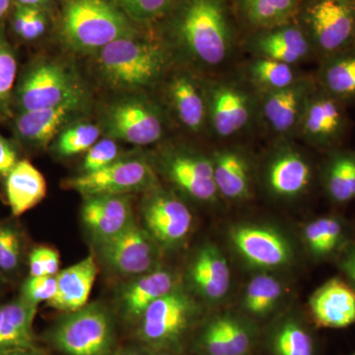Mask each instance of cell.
<instances>
[{
  "instance_id": "816d5d0a",
  "label": "cell",
  "mask_w": 355,
  "mask_h": 355,
  "mask_svg": "<svg viewBox=\"0 0 355 355\" xmlns=\"http://www.w3.org/2000/svg\"><path fill=\"white\" fill-rule=\"evenodd\" d=\"M154 355H172V354H170L169 352H156V354Z\"/></svg>"
},
{
  "instance_id": "ffe728a7",
  "label": "cell",
  "mask_w": 355,
  "mask_h": 355,
  "mask_svg": "<svg viewBox=\"0 0 355 355\" xmlns=\"http://www.w3.org/2000/svg\"><path fill=\"white\" fill-rule=\"evenodd\" d=\"M310 309L318 326L347 328L355 323V291L343 280H329L310 298Z\"/></svg>"
},
{
  "instance_id": "d6986e66",
  "label": "cell",
  "mask_w": 355,
  "mask_h": 355,
  "mask_svg": "<svg viewBox=\"0 0 355 355\" xmlns=\"http://www.w3.org/2000/svg\"><path fill=\"white\" fill-rule=\"evenodd\" d=\"M231 239L238 252L259 268H279L291 260L288 243L272 229L240 226L232 231Z\"/></svg>"
},
{
  "instance_id": "d6a6232c",
  "label": "cell",
  "mask_w": 355,
  "mask_h": 355,
  "mask_svg": "<svg viewBox=\"0 0 355 355\" xmlns=\"http://www.w3.org/2000/svg\"><path fill=\"white\" fill-rule=\"evenodd\" d=\"M17 77V58L12 46L0 28V118L10 114Z\"/></svg>"
},
{
  "instance_id": "83f0119b",
  "label": "cell",
  "mask_w": 355,
  "mask_h": 355,
  "mask_svg": "<svg viewBox=\"0 0 355 355\" xmlns=\"http://www.w3.org/2000/svg\"><path fill=\"white\" fill-rule=\"evenodd\" d=\"M217 191L229 200L247 198L251 190L250 166L245 154L238 149L217 151L212 157Z\"/></svg>"
},
{
  "instance_id": "4dcf8cb0",
  "label": "cell",
  "mask_w": 355,
  "mask_h": 355,
  "mask_svg": "<svg viewBox=\"0 0 355 355\" xmlns=\"http://www.w3.org/2000/svg\"><path fill=\"white\" fill-rule=\"evenodd\" d=\"M299 0H239L243 17L253 27L270 29L286 24Z\"/></svg>"
},
{
  "instance_id": "c3c4849f",
  "label": "cell",
  "mask_w": 355,
  "mask_h": 355,
  "mask_svg": "<svg viewBox=\"0 0 355 355\" xmlns=\"http://www.w3.org/2000/svg\"><path fill=\"white\" fill-rule=\"evenodd\" d=\"M17 6H23L28 7H36L39 8L40 6H43L46 0H12Z\"/></svg>"
},
{
  "instance_id": "8d00e7d4",
  "label": "cell",
  "mask_w": 355,
  "mask_h": 355,
  "mask_svg": "<svg viewBox=\"0 0 355 355\" xmlns=\"http://www.w3.org/2000/svg\"><path fill=\"white\" fill-rule=\"evenodd\" d=\"M304 234L313 253L326 254L333 251L340 241L342 226L335 218L323 217L308 224Z\"/></svg>"
},
{
  "instance_id": "2e32d148",
  "label": "cell",
  "mask_w": 355,
  "mask_h": 355,
  "mask_svg": "<svg viewBox=\"0 0 355 355\" xmlns=\"http://www.w3.org/2000/svg\"><path fill=\"white\" fill-rule=\"evenodd\" d=\"M81 219L96 244L113 239L135 223L132 196L97 195L84 198Z\"/></svg>"
},
{
  "instance_id": "52a82bcc",
  "label": "cell",
  "mask_w": 355,
  "mask_h": 355,
  "mask_svg": "<svg viewBox=\"0 0 355 355\" xmlns=\"http://www.w3.org/2000/svg\"><path fill=\"white\" fill-rule=\"evenodd\" d=\"M207 123L220 139H228L244 132L259 114L258 95L229 80L205 84Z\"/></svg>"
},
{
  "instance_id": "8992f818",
  "label": "cell",
  "mask_w": 355,
  "mask_h": 355,
  "mask_svg": "<svg viewBox=\"0 0 355 355\" xmlns=\"http://www.w3.org/2000/svg\"><path fill=\"white\" fill-rule=\"evenodd\" d=\"M196 310L193 300L175 288L147 308L139 321L140 340L156 352L177 349L193 324Z\"/></svg>"
},
{
  "instance_id": "8fae6325",
  "label": "cell",
  "mask_w": 355,
  "mask_h": 355,
  "mask_svg": "<svg viewBox=\"0 0 355 355\" xmlns=\"http://www.w3.org/2000/svg\"><path fill=\"white\" fill-rule=\"evenodd\" d=\"M109 137L135 146L155 144L164 133L158 108L141 99H127L114 104L106 119Z\"/></svg>"
},
{
  "instance_id": "f6af8a7d",
  "label": "cell",
  "mask_w": 355,
  "mask_h": 355,
  "mask_svg": "<svg viewBox=\"0 0 355 355\" xmlns=\"http://www.w3.org/2000/svg\"><path fill=\"white\" fill-rule=\"evenodd\" d=\"M43 263L46 275L55 277L60 272V258L57 250L53 248L40 246L36 248Z\"/></svg>"
},
{
  "instance_id": "44dd1931",
  "label": "cell",
  "mask_w": 355,
  "mask_h": 355,
  "mask_svg": "<svg viewBox=\"0 0 355 355\" xmlns=\"http://www.w3.org/2000/svg\"><path fill=\"white\" fill-rule=\"evenodd\" d=\"M97 275V261L93 254L64 268L55 275L57 291L48 305L64 313L83 309L87 305Z\"/></svg>"
},
{
  "instance_id": "30bf717a",
  "label": "cell",
  "mask_w": 355,
  "mask_h": 355,
  "mask_svg": "<svg viewBox=\"0 0 355 355\" xmlns=\"http://www.w3.org/2000/svg\"><path fill=\"white\" fill-rule=\"evenodd\" d=\"M97 246L102 261L123 275L137 277L153 272L158 259L155 240L137 223Z\"/></svg>"
},
{
  "instance_id": "4fadbf2b",
  "label": "cell",
  "mask_w": 355,
  "mask_h": 355,
  "mask_svg": "<svg viewBox=\"0 0 355 355\" xmlns=\"http://www.w3.org/2000/svg\"><path fill=\"white\" fill-rule=\"evenodd\" d=\"M165 174L177 188L200 202L217 197L212 159L187 148H175L163 156Z\"/></svg>"
},
{
  "instance_id": "681fc988",
  "label": "cell",
  "mask_w": 355,
  "mask_h": 355,
  "mask_svg": "<svg viewBox=\"0 0 355 355\" xmlns=\"http://www.w3.org/2000/svg\"><path fill=\"white\" fill-rule=\"evenodd\" d=\"M11 2H12V0H0V21L10 9Z\"/></svg>"
},
{
  "instance_id": "f546056e",
  "label": "cell",
  "mask_w": 355,
  "mask_h": 355,
  "mask_svg": "<svg viewBox=\"0 0 355 355\" xmlns=\"http://www.w3.org/2000/svg\"><path fill=\"white\" fill-rule=\"evenodd\" d=\"M247 76L258 93L288 87L300 78L294 65L265 58H254L250 62Z\"/></svg>"
},
{
  "instance_id": "5bb4252c",
  "label": "cell",
  "mask_w": 355,
  "mask_h": 355,
  "mask_svg": "<svg viewBox=\"0 0 355 355\" xmlns=\"http://www.w3.org/2000/svg\"><path fill=\"white\" fill-rule=\"evenodd\" d=\"M142 216L149 235L156 243L168 247L183 241L193 224L188 207L175 196L157 188L144 200Z\"/></svg>"
},
{
  "instance_id": "603a6c76",
  "label": "cell",
  "mask_w": 355,
  "mask_h": 355,
  "mask_svg": "<svg viewBox=\"0 0 355 355\" xmlns=\"http://www.w3.org/2000/svg\"><path fill=\"white\" fill-rule=\"evenodd\" d=\"M175 289V277L166 270H154L135 277L121 293L123 316L130 323L139 322L147 308Z\"/></svg>"
},
{
  "instance_id": "60d3db41",
  "label": "cell",
  "mask_w": 355,
  "mask_h": 355,
  "mask_svg": "<svg viewBox=\"0 0 355 355\" xmlns=\"http://www.w3.org/2000/svg\"><path fill=\"white\" fill-rule=\"evenodd\" d=\"M57 291V279L51 275L44 277H30L22 284L20 298L29 304L37 306L41 303H48L55 296Z\"/></svg>"
},
{
  "instance_id": "ac0fdd59",
  "label": "cell",
  "mask_w": 355,
  "mask_h": 355,
  "mask_svg": "<svg viewBox=\"0 0 355 355\" xmlns=\"http://www.w3.org/2000/svg\"><path fill=\"white\" fill-rule=\"evenodd\" d=\"M248 48L254 58H270L292 65L306 60L314 49L304 30L287 23L261 30L250 39Z\"/></svg>"
},
{
  "instance_id": "3957f363",
  "label": "cell",
  "mask_w": 355,
  "mask_h": 355,
  "mask_svg": "<svg viewBox=\"0 0 355 355\" xmlns=\"http://www.w3.org/2000/svg\"><path fill=\"white\" fill-rule=\"evenodd\" d=\"M62 36L76 51H99L135 32L127 18L107 0H69L62 18Z\"/></svg>"
},
{
  "instance_id": "f1b7e54d",
  "label": "cell",
  "mask_w": 355,
  "mask_h": 355,
  "mask_svg": "<svg viewBox=\"0 0 355 355\" xmlns=\"http://www.w3.org/2000/svg\"><path fill=\"white\" fill-rule=\"evenodd\" d=\"M320 87L340 102L355 99V49H345L324 58L319 73Z\"/></svg>"
},
{
  "instance_id": "d4e9b609",
  "label": "cell",
  "mask_w": 355,
  "mask_h": 355,
  "mask_svg": "<svg viewBox=\"0 0 355 355\" xmlns=\"http://www.w3.org/2000/svg\"><path fill=\"white\" fill-rule=\"evenodd\" d=\"M37 310L20 297L0 305V354L38 347L34 333Z\"/></svg>"
},
{
  "instance_id": "ee69618b",
  "label": "cell",
  "mask_w": 355,
  "mask_h": 355,
  "mask_svg": "<svg viewBox=\"0 0 355 355\" xmlns=\"http://www.w3.org/2000/svg\"><path fill=\"white\" fill-rule=\"evenodd\" d=\"M18 161L19 159L15 147L0 135V176L6 178Z\"/></svg>"
},
{
  "instance_id": "7a4b0ae2",
  "label": "cell",
  "mask_w": 355,
  "mask_h": 355,
  "mask_svg": "<svg viewBox=\"0 0 355 355\" xmlns=\"http://www.w3.org/2000/svg\"><path fill=\"white\" fill-rule=\"evenodd\" d=\"M98 65L114 88L137 90L157 83L169 62L164 48L154 42L123 37L98 51Z\"/></svg>"
},
{
  "instance_id": "cb8c5ba5",
  "label": "cell",
  "mask_w": 355,
  "mask_h": 355,
  "mask_svg": "<svg viewBox=\"0 0 355 355\" xmlns=\"http://www.w3.org/2000/svg\"><path fill=\"white\" fill-rule=\"evenodd\" d=\"M189 277L196 291L209 300H218L230 287V270L226 259L214 245H207L191 261Z\"/></svg>"
},
{
  "instance_id": "5b68a950",
  "label": "cell",
  "mask_w": 355,
  "mask_h": 355,
  "mask_svg": "<svg viewBox=\"0 0 355 355\" xmlns=\"http://www.w3.org/2000/svg\"><path fill=\"white\" fill-rule=\"evenodd\" d=\"M49 343L65 355H114L113 317L101 304L67 313L48 334Z\"/></svg>"
},
{
  "instance_id": "ba28073f",
  "label": "cell",
  "mask_w": 355,
  "mask_h": 355,
  "mask_svg": "<svg viewBox=\"0 0 355 355\" xmlns=\"http://www.w3.org/2000/svg\"><path fill=\"white\" fill-rule=\"evenodd\" d=\"M64 187L83 198L97 195H132L157 188L153 170L142 159H118L99 171L84 173L64 181Z\"/></svg>"
},
{
  "instance_id": "9a60e30c",
  "label": "cell",
  "mask_w": 355,
  "mask_h": 355,
  "mask_svg": "<svg viewBox=\"0 0 355 355\" xmlns=\"http://www.w3.org/2000/svg\"><path fill=\"white\" fill-rule=\"evenodd\" d=\"M347 121L342 102L316 87L306 104L296 135L311 146H331L345 133Z\"/></svg>"
},
{
  "instance_id": "7dc6e473",
  "label": "cell",
  "mask_w": 355,
  "mask_h": 355,
  "mask_svg": "<svg viewBox=\"0 0 355 355\" xmlns=\"http://www.w3.org/2000/svg\"><path fill=\"white\" fill-rule=\"evenodd\" d=\"M0 355H46L39 349V347H34V349H20L10 350V352H3Z\"/></svg>"
},
{
  "instance_id": "1f68e13d",
  "label": "cell",
  "mask_w": 355,
  "mask_h": 355,
  "mask_svg": "<svg viewBox=\"0 0 355 355\" xmlns=\"http://www.w3.org/2000/svg\"><path fill=\"white\" fill-rule=\"evenodd\" d=\"M327 190L333 200L347 202L355 198V155L338 153L329 163Z\"/></svg>"
},
{
  "instance_id": "4316f807",
  "label": "cell",
  "mask_w": 355,
  "mask_h": 355,
  "mask_svg": "<svg viewBox=\"0 0 355 355\" xmlns=\"http://www.w3.org/2000/svg\"><path fill=\"white\" fill-rule=\"evenodd\" d=\"M76 109L60 107L17 113L13 123L16 139L26 146L46 147Z\"/></svg>"
},
{
  "instance_id": "6da1fadb",
  "label": "cell",
  "mask_w": 355,
  "mask_h": 355,
  "mask_svg": "<svg viewBox=\"0 0 355 355\" xmlns=\"http://www.w3.org/2000/svg\"><path fill=\"white\" fill-rule=\"evenodd\" d=\"M178 46L205 67L223 64L234 50V33L225 0H187L174 24Z\"/></svg>"
},
{
  "instance_id": "7402d4cb",
  "label": "cell",
  "mask_w": 355,
  "mask_h": 355,
  "mask_svg": "<svg viewBox=\"0 0 355 355\" xmlns=\"http://www.w3.org/2000/svg\"><path fill=\"white\" fill-rule=\"evenodd\" d=\"M168 94L182 125L191 132H202L207 123L205 84L198 83L191 74H177L168 85Z\"/></svg>"
},
{
  "instance_id": "b9f144b4",
  "label": "cell",
  "mask_w": 355,
  "mask_h": 355,
  "mask_svg": "<svg viewBox=\"0 0 355 355\" xmlns=\"http://www.w3.org/2000/svg\"><path fill=\"white\" fill-rule=\"evenodd\" d=\"M119 146L111 137L96 142L86 153L83 168L84 173L99 171L118 160Z\"/></svg>"
},
{
  "instance_id": "db71d44e",
  "label": "cell",
  "mask_w": 355,
  "mask_h": 355,
  "mask_svg": "<svg viewBox=\"0 0 355 355\" xmlns=\"http://www.w3.org/2000/svg\"><path fill=\"white\" fill-rule=\"evenodd\" d=\"M354 355H355V354Z\"/></svg>"
},
{
  "instance_id": "277c9868",
  "label": "cell",
  "mask_w": 355,
  "mask_h": 355,
  "mask_svg": "<svg viewBox=\"0 0 355 355\" xmlns=\"http://www.w3.org/2000/svg\"><path fill=\"white\" fill-rule=\"evenodd\" d=\"M83 88L76 74L62 64L38 62L30 65L14 89L17 113L60 107L77 108Z\"/></svg>"
},
{
  "instance_id": "e0dca14e",
  "label": "cell",
  "mask_w": 355,
  "mask_h": 355,
  "mask_svg": "<svg viewBox=\"0 0 355 355\" xmlns=\"http://www.w3.org/2000/svg\"><path fill=\"white\" fill-rule=\"evenodd\" d=\"M312 170L304 155L291 146L277 147L266 165V188L275 197L293 198L310 186Z\"/></svg>"
},
{
  "instance_id": "484cf974",
  "label": "cell",
  "mask_w": 355,
  "mask_h": 355,
  "mask_svg": "<svg viewBox=\"0 0 355 355\" xmlns=\"http://www.w3.org/2000/svg\"><path fill=\"white\" fill-rule=\"evenodd\" d=\"M6 193L11 214L19 217L46 198V180L30 161L19 160L6 177Z\"/></svg>"
},
{
  "instance_id": "f907efd6",
  "label": "cell",
  "mask_w": 355,
  "mask_h": 355,
  "mask_svg": "<svg viewBox=\"0 0 355 355\" xmlns=\"http://www.w3.org/2000/svg\"><path fill=\"white\" fill-rule=\"evenodd\" d=\"M121 355H144L141 354V352H137V350H128V352H125V354Z\"/></svg>"
},
{
  "instance_id": "e575fe53",
  "label": "cell",
  "mask_w": 355,
  "mask_h": 355,
  "mask_svg": "<svg viewBox=\"0 0 355 355\" xmlns=\"http://www.w3.org/2000/svg\"><path fill=\"white\" fill-rule=\"evenodd\" d=\"M282 295V286L270 275L254 277L247 287L245 308L251 314L265 315L275 307Z\"/></svg>"
},
{
  "instance_id": "f35d334b",
  "label": "cell",
  "mask_w": 355,
  "mask_h": 355,
  "mask_svg": "<svg viewBox=\"0 0 355 355\" xmlns=\"http://www.w3.org/2000/svg\"><path fill=\"white\" fill-rule=\"evenodd\" d=\"M13 31L25 41L43 36L46 29V17L36 7L16 6L12 17Z\"/></svg>"
},
{
  "instance_id": "9c48e42d",
  "label": "cell",
  "mask_w": 355,
  "mask_h": 355,
  "mask_svg": "<svg viewBox=\"0 0 355 355\" xmlns=\"http://www.w3.org/2000/svg\"><path fill=\"white\" fill-rule=\"evenodd\" d=\"M307 33L313 48L324 58L345 50L354 31V15L349 2L320 0L306 12Z\"/></svg>"
},
{
  "instance_id": "f5cc1de1",
  "label": "cell",
  "mask_w": 355,
  "mask_h": 355,
  "mask_svg": "<svg viewBox=\"0 0 355 355\" xmlns=\"http://www.w3.org/2000/svg\"><path fill=\"white\" fill-rule=\"evenodd\" d=\"M316 1H320V0H316ZM335 1L349 2V0H335Z\"/></svg>"
},
{
  "instance_id": "d590c367",
  "label": "cell",
  "mask_w": 355,
  "mask_h": 355,
  "mask_svg": "<svg viewBox=\"0 0 355 355\" xmlns=\"http://www.w3.org/2000/svg\"><path fill=\"white\" fill-rule=\"evenodd\" d=\"M100 133V128L90 123H77L67 128L58 137V153L69 157L86 153L98 141Z\"/></svg>"
},
{
  "instance_id": "74e56055",
  "label": "cell",
  "mask_w": 355,
  "mask_h": 355,
  "mask_svg": "<svg viewBox=\"0 0 355 355\" xmlns=\"http://www.w3.org/2000/svg\"><path fill=\"white\" fill-rule=\"evenodd\" d=\"M24 242L19 228L9 222H0V272L13 273L19 270Z\"/></svg>"
},
{
  "instance_id": "7bdbcfd3",
  "label": "cell",
  "mask_w": 355,
  "mask_h": 355,
  "mask_svg": "<svg viewBox=\"0 0 355 355\" xmlns=\"http://www.w3.org/2000/svg\"><path fill=\"white\" fill-rule=\"evenodd\" d=\"M130 16L140 21L157 19L171 8L173 0H116Z\"/></svg>"
},
{
  "instance_id": "836d02e7",
  "label": "cell",
  "mask_w": 355,
  "mask_h": 355,
  "mask_svg": "<svg viewBox=\"0 0 355 355\" xmlns=\"http://www.w3.org/2000/svg\"><path fill=\"white\" fill-rule=\"evenodd\" d=\"M272 347L275 355H314L312 336L294 321L282 324L275 331Z\"/></svg>"
},
{
  "instance_id": "7c38bea8",
  "label": "cell",
  "mask_w": 355,
  "mask_h": 355,
  "mask_svg": "<svg viewBox=\"0 0 355 355\" xmlns=\"http://www.w3.org/2000/svg\"><path fill=\"white\" fill-rule=\"evenodd\" d=\"M316 85L307 77H300L288 87L257 93L259 114L273 135L282 137L296 135L303 112Z\"/></svg>"
},
{
  "instance_id": "bcb514c9",
  "label": "cell",
  "mask_w": 355,
  "mask_h": 355,
  "mask_svg": "<svg viewBox=\"0 0 355 355\" xmlns=\"http://www.w3.org/2000/svg\"><path fill=\"white\" fill-rule=\"evenodd\" d=\"M343 270L355 282V251L352 252L343 261Z\"/></svg>"
},
{
  "instance_id": "ab89813d",
  "label": "cell",
  "mask_w": 355,
  "mask_h": 355,
  "mask_svg": "<svg viewBox=\"0 0 355 355\" xmlns=\"http://www.w3.org/2000/svg\"><path fill=\"white\" fill-rule=\"evenodd\" d=\"M227 355H245L251 347L252 338L246 327L231 317L216 318Z\"/></svg>"
}]
</instances>
